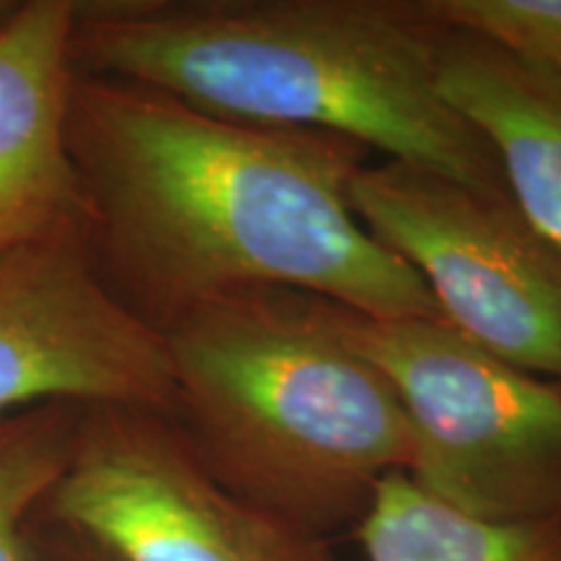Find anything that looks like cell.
I'll list each match as a JSON object with an SVG mask.
<instances>
[{
  "mask_svg": "<svg viewBox=\"0 0 561 561\" xmlns=\"http://www.w3.org/2000/svg\"><path fill=\"white\" fill-rule=\"evenodd\" d=\"M354 533L367 561H561V517L479 520L426 494L409 473L377 486Z\"/></svg>",
  "mask_w": 561,
  "mask_h": 561,
  "instance_id": "30bf717a",
  "label": "cell"
},
{
  "mask_svg": "<svg viewBox=\"0 0 561 561\" xmlns=\"http://www.w3.org/2000/svg\"><path fill=\"white\" fill-rule=\"evenodd\" d=\"M73 0H13L0 16V250L87 227L68 149Z\"/></svg>",
  "mask_w": 561,
  "mask_h": 561,
  "instance_id": "ba28073f",
  "label": "cell"
},
{
  "mask_svg": "<svg viewBox=\"0 0 561 561\" xmlns=\"http://www.w3.org/2000/svg\"><path fill=\"white\" fill-rule=\"evenodd\" d=\"M11 3H13V0H0V16H3V13L11 9Z\"/></svg>",
  "mask_w": 561,
  "mask_h": 561,
  "instance_id": "5bb4252c",
  "label": "cell"
},
{
  "mask_svg": "<svg viewBox=\"0 0 561 561\" xmlns=\"http://www.w3.org/2000/svg\"><path fill=\"white\" fill-rule=\"evenodd\" d=\"M174 424L216 481L312 536L354 530L409 473L413 437L380 367L328 320L325 299L252 289L164 333Z\"/></svg>",
  "mask_w": 561,
  "mask_h": 561,
  "instance_id": "3957f363",
  "label": "cell"
},
{
  "mask_svg": "<svg viewBox=\"0 0 561 561\" xmlns=\"http://www.w3.org/2000/svg\"><path fill=\"white\" fill-rule=\"evenodd\" d=\"M62 533V541L58 546V561H112L107 553H102L96 546L83 541V538L70 536V533Z\"/></svg>",
  "mask_w": 561,
  "mask_h": 561,
  "instance_id": "4fadbf2b",
  "label": "cell"
},
{
  "mask_svg": "<svg viewBox=\"0 0 561 561\" xmlns=\"http://www.w3.org/2000/svg\"><path fill=\"white\" fill-rule=\"evenodd\" d=\"M55 403H178L164 335L110 289L87 227L0 250V421Z\"/></svg>",
  "mask_w": 561,
  "mask_h": 561,
  "instance_id": "52a82bcc",
  "label": "cell"
},
{
  "mask_svg": "<svg viewBox=\"0 0 561 561\" xmlns=\"http://www.w3.org/2000/svg\"><path fill=\"white\" fill-rule=\"evenodd\" d=\"M455 30L481 34L561 76V0H432Z\"/></svg>",
  "mask_w": 561,
  "mask_h": 561,
  "instance_id": "7c38bea8",
  "label": "cell"
},
{
  "mask_svg": "<svg viewBox=\"0 0 561 561\" xmlns=\"http://www.w3.org/2000/svg\"><path fill=\"white\" fill-rule=\"evenodd\" d=\"M445 37L432 0H73L70 60L224 121L335 133L507 193L439 91Z\"/></svg>",
  "mask_w": 561,
  "mask_h": 561,
  "instance_id": "7a4b0ae2",
  "label": "cell"
},
{
  "mask_svg": "<svg viewBox=\"0 0 561 561\" xmlns=\"http://www.w3.org/2000/svg\"><path fill=\"white\" fill-rule=\"evenodd\" d=\"M68 149L91 255L164 335L252 289H289L377 320H442L430 289L348 206L371 151L325 130L250 125L159 91L76 73Z\"/></svg>",
  "mask_w": 561,
  "mask_h": 561,
  "instance_id": "6da1fadb",
  "label": "cell"
},
{
  "mask_svg": "<svg viewBox=\"0 0 561 561\" xmlns=\"http://www.w3.org/2000/svg\"><path fill=\"white\" fill-rule=\"evenodd\" d=\"M79 405H42L0 421V561H37L30 517L66 471Z\"/></svg>",
  "mask_w": 561,
  "mask_h": 561,
  "instance_id": "8fae6325",
  "label": "cell"
},
{
  "mask_svg": "<svg viewBox=\"0 0 561 561\" xmlns=\"http://www.w3.org/2000/svg\"><path fill=\"white\" fill-rule=\"evenodd\" d=\"M348 206L430 289L442 320L496 359L561 382V248L510 193L380 159L348 182Z\"/></svg>",
  "mask_w": 561,
  "mask_h": 561,
  "instance_id": "5b68a950",
  "label": "cell"
},
{
  "mask_svg": "<svg viewBox=\"0 0 561 561\" xmlns=\"http://www.w3.org/2000/svg\"><path fill=\"white\" fill-rule=\"evenodd\" d=\"M439 91L486 138L525 219L561 248V76L447 24Z\"/></svg>",
  "mask_w": 561,
  "mask_h": 561,
  "instance_id": "9c48e42d",
  "label": "cell"
},
{
  "mask_svg": "<svg viewBox=\"0 0 561 561\" xmlns=\"http://www.w3.org/2000/svg\"><path fill=\"white\" fill-rule=\"evenodd\" d=\"M53 523L112 561H335L331 546L216 481L164 413L81 409Z\"/></svg>",
  "mask_w": 561,
  "mask_h": 561,
  "instance_id": "8992f818",
  "label": "cell"
},
{
  "mask_svg": "<svg viewBox=\"0 0 561 561\" xmlns=\"http://www.w3.org/2000/svg\"><path fill=\"white\" fill-rule=\"evenodd\" d=\"M325 312L401 398L413 483L486 523L561 517V382L496 359L447 322L377 320L328 299Z\"/></svg>",
  "mask_w": 561,
  "mask_h": 561,
  "instance_id": "277c9868",
  "label": "cell"
}]
</instances>
